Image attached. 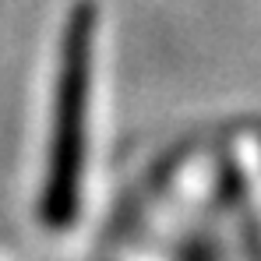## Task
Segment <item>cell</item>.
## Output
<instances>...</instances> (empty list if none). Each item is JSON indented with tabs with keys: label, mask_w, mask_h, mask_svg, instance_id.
I'll return each instance as SVG.
<instances>
[{
	"label": "cell",
	"mask_w": 261,
	"mask_h": 261,
	"mask_svg": "<svg viewBox=\"0 0 261 261\" xmlns=\"http://www.w3.org/2000/svg\"><path fill=\"white\" fill-rule=\"evenodd\" d=\"M92 39H95V7L82 0L71 7L60 43L57 99H53V138L39 212L49 229H67L82 208V176H85L88 141V99H92Z\"/></svg>",
	"instance_id": "obj_1"
}]
</instances>
